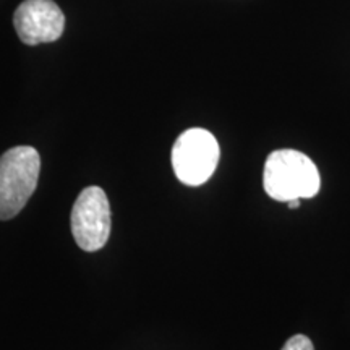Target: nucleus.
<instances>
[{"mask_svg":"<svg viewBox=\"0 0 350 350\" xmlns=\"http://www.w3.org/2000/svg\"><path fill=\"white\" fill-rule=\"evenodd\" d=\"M282 350H314L312 340L304 334H297L284 344Z\"/></svg>","mask_w":350,"mask_h":350,"instance_id":"nucleus-6","label":"nucleus"},{"mask_svg":"<svg viewBox=\"0 0 350 350\" xmlns=\"http://www.w3.org/2000/svg\"><path fill=\"white\" fill-rule=\"evenodd\" d=\"M70 224L81 250H100L111 235V204L106 191L99 187L85 188L73 204Z\"/></svg>","mask_w":350,"mask_h":350,"instance_id":"nucleus-4","label":"nucleus"},{"mask_svg":"<svg viewBox=\"0 0 350 350\" xmlns=\"http://www.w3.org/2000/svg\"><path fill=\"white\" fill-rule=\"evenodd\" d=\"M41 157L33 146H15L0 156V221L15 217L38 187Z\"/></svg>","mask_w":350,"mask_h":350,"instance_id":"nucleus-2","label":"nucleus"},{"mask_svg":"<svg viewBox=\"0 0 350 350\" xmlns=\"http://www.w3.org/2000/svg\"><path fill=\"white\" fill-rule=\"evenodd\" d=\"M219 156L221 150L216 137L204 129L183 131L175 139L170 152L175 175L188 187H198L208 182L217 167Z\"/></svg>","mask_w":350,"mask_h":350,"instance_id":"nucleus-3","label":"nucleus"},{"mask_svg":"<svg viewBox=\"0 0 350 350\" xmlns=\"http://www.w3.org/2000/svg\"><path fill=\"white\" fill-rule=\"evenodd\" d=\"M266 193L275 201L313 198L321 187L317 164L304 152L278 150L268 156L262 172Z\"/></svg>","mask_w":350,"mask_h":350,"instance_id":"nucleus-1","label":"nucleus"},{"mask_svg":"<svg viewBox=\"0 0 350 350\" xmlns=\"http://www.w3.org/2000/svg\"><path fill=\"white\" fill-rule=\"evenodd\" d=\"M13 26L21 42L38 46L62 36L65 16L54 0H23L13 15Z\"/></svg>","mask_w":350,"mask_h":350,"instance_id":"nucleus-5","label":"nucleus"},{"mask_svg":"<svg viewBox=\"0 0 350 350\" xmlns=\"http://www.w3.org/2000/svg\"><path fill=\"white\" fill-rule=\"evenodd\" d=\"M288 208H292V209H295V208H299V204H300V200H292V201H288Z\"/></svg>","mask_w":350,"mask_h":350,"instance_id":"nucleus-7","label":"nucleus"}]
</instances>
